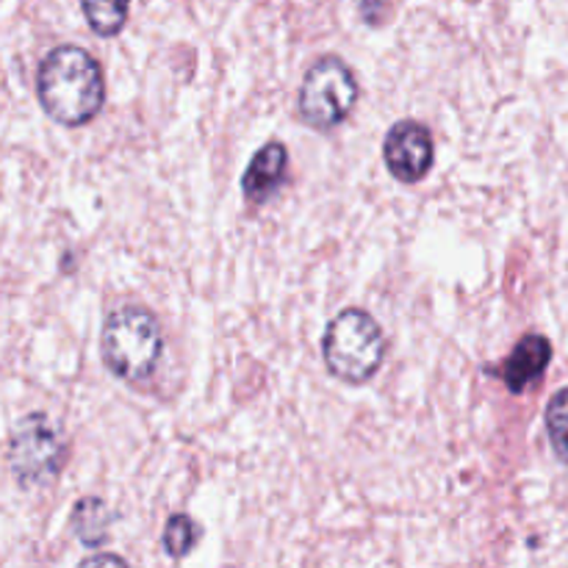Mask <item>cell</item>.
Returning a JSON list of instances; mask_svg holds the SVG:
<instances>
[{
  "instance_id": "7",
  "label": "cell",
  "mask_w": 568,
  "mask_h": 568,
  "mask_svg": "<svg viewBox=\"0 0 568 568\" xmlns=\"http://www.w3.org/2000/svg\"><path fill=\"white\" fill-rule=\"evenodd\" d=\"M549 361H552V344H549V338L530 333V336H525L516 344V349L503 361L499 369H491V375L503 377L508 392L521 394L530 383H536L544 375Z\"/></svg>"
},
{
  "instance_id": "8",
  "label": "cell",
  "mask_w": 568,
  "mask_h": 568,
  "mask_svg": "<svg viewBox=\"0 0 568 568\" xmlns=\"http://www.w3.org/2000/svg\"><path fill=\"white\" fill-rule=\"evenodd\" d=\"M286 164L288 153L281 142H270L266 148H261L258 153L250 161L247 172L242 178V192L250 203H264L272 197L277 186L286 178Z\"/></svg>"
},
{
  "instance_id": "10",
  "label": "cell",
  "mask_w": 568,
  "mask_h": 568,
  "mask_svg": "<svg viewBox=\"0 0 568 568\" xmlns=\"http://www.w3.org/2000/svg\"><path fill=\"white\" fill-rule=\"evenodd\" d=\"M81 9L94 33H100V37H114L125 26L131 0H81Z\"/></svg>"
},
{
  "instance_id": "11",
  "label": "cell",
  "mask_w": 568,
  "mask_h": 568,
  "mask_svg": "<svg viewBox=\"0 0 568 568\" xmlns=\"http://www.w3.org/2000/svg\"><path fill=\"white\" fill-rule=\"evenodd\" d=\"M547 433L555 455L568 464V388L555 394L547 405Z\"/></svg>"
},
{
  "instance_id": "12",
  "label": "cell",
  "mask_w": 568,
  "mask_h": 568,
  "mask_svg": "<svg viewBox=\"0 0 568 568\" xmlns=\"http://www.w3.org/2000/svg\"><path fill=\"white\" fill-rule=\"evenodd\" d=\"M197 538H200L197 525H194L186 514H178L166 521L164 549L170 558H186V555L194 549V544H197Z\"/></svg>"
},
{
  "instance_id": "1",
  "label": "cell",
  "mask_w": 568,
  "mask_h": 568,
  "mask_svg": "<svg viewBox=\"0 0 568 568\" xmlns=\"http://www.w3.org/2000/svg\"><path fill=\"white\" fill-rule=\"evenodd\" d=\"M37 94L42 109L59 125H87L103 109V70L89 50L78 48V44H59L42 59Z\"/></svg>"
},
{
  "instance_id": "5",
  "label": "cell",
  "mask_w": 568,
  "mask_h": 568,
  "mask_svg": "<svg viewBox=\"0 0 568 568\" xmlns=\"http://www.w3.org/2000/svg\"><path fill=\"white\" fill-rule=\"evenodd\" d=\"M358 100L355 72L338 55H322L308 67L300 87V116L308 125L327 131L349 116Z\"/></svg>"
},
{
  "instance_id": "6",
  "label": "cell",
  "mask_w": 568,
  "mask_h": 568,
  "mask_svg": "<svg viewBox=\"0 0 568 568\" xmlns=\"http://www.w3.org/2000/svg\"><path fill=\"white\" fill-rule=\"evenodd\" d=\"M383 159H386L388 172L399 183H419L430 172L433 159H436V144H433L430 131L414 120L397 122L386 133Z\"/></svg>"
},
{
  "instance_id": "3",
  "label": "cell",
  "mask_w": 568,
  "mask_h": 568,
  "mask_svg": "<svg viewBox=\"0 0 568 568\" xmlns=\"http://www.w3.org/2000/svg\"><path fill=\"white\" fill-rule=\"evenodd\" d=\"M322 358L333 377L344 383L372 381L386 358V336L366 311L347 308L327 325L322 338Z\"/></svg>"
},
{
  "instance_id": "2",
  "label": "cell",
  "mask_w": 568,
  "mask_h": 568,
  "mask_svg": "<svg viewBox=\"0 0 568 568\" xmlns=\"http://www.w3.org/2000/svg\"><path fill=\"white\" fill-rule=\"evenodd\" d=\"M103 361L120 381L144 383L164 355L161 325L142 305H120L109 314L100 336Z\"/></svg>"
},
{
  "instance_id": "13",
  "label": "cell",
  "mask_w": 568,
  "mask_h": 568,
  "mask_svg": "<svg viewBox=\"0 0 568 568\" xmlns=\"http://www.w3.org/2000/svg\"><path fill=\"white\" fill-rule=\"evenodd\" d=\"M366 22H381L388 9V0H355Z\"/></svg>"
},
{
  "instance_id": "9",
  "label": "cell",
  "mask_w": 568,
  "mask_h": 568,
  "mask_svg": "<svg viewBox=\"0 0 568 568\" xmlns=\"http://www.w3.org/2000/svg\"><path fill=\"white\" fill-rule=\"evenodd\" d=\"M109 521L111 516L103 499H81L72 510V530H75L78 541L87 547H100L109 538Z\"/></svg>"
},
{
  "instance_id": "4",
  "label": "cell",
  "mask_w": 568,
  "mask_h": 568,
  "mask_svg": "<svg viewBox=\"0 0 568 568\" xmlns=\"http://www.w3.org/2000/svg\"><path fill=\"white\" fill-rule=\"evenodd\" d=\"M9 469L22 488H42L67 464V438L53 416L33 410L22 416L9 436Z\"/></svg>"
},
{
  "instance_id": "14",
  "label": "cell",
  "mask_w": 568,
  "mask_h": 568,
  "mask_svg": "<svg viewBox=\"0 0 568 568\" xmlns=\"http://www.w3.org/2000/svg\"><path fill=\"white\" fill-rule=\"evenodd\" d=\"M94 564H122V558H116V555H98V558L83 560V566H94Z\"/></svg>"
}]
</instances>
